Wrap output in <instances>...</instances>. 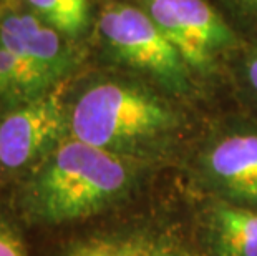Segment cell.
I'll return each instance as SVG.
<instances>
[{
	"instance_id": "cell-8",
	"label": "cell",
	"mask_w": 257,
	"mask_h": 256,
	"mask_svg": "<svg viewBox=\"0 0 257 256\" xmlns=\"http://www.w3.org/2000/svg\"><path fill=\"white\" fill-rule=\"evenodd\" d=\"M53 81L0 42V99L34 100L43 95Z\"/></svg>"
},
{
	"instance_id": "cell-3",
	"label": "cell",
	"mask_w": 257,
	"mask_h": 256,
	"mask_svg": "<svg viewBox=\"0 0 257 256\" xmlns=\"http://www.w3.org/2000/svg\"><path fill=\"white\" fill-rule=\"evenodd\" d=\"M100 32L110 50L124 63L171 89H184L188 65L146 10L111 4L101 10Z\"/></svg>"
},
{
	"instance_id": "cell-7",
	"label": "cell",
	"mask_w": 257,
	"mask_h": 256,
	"mask_svg": "<svg viewBox=\"0 0 257 256\" xmlns=\"http://www.w3.org/2000/svg\"><path fill=\"white\" fill-rule=\"evenodd\" d=\"M207 165L231 193L257 201V133L222 138L209 151Z\"/></svg>"
},
{
	"instance_id": "cell-10",
	"label": "cell",
	"mask_w": 257,
	"mask_h": 256,
	"mask_svg": "<svg viewBox=\"0 0 257 256\" xmlns=\"http://www.w3.org/2000/svg\"><path fill=\"white\" fill-rule=\"evenodd\" d=\"M45 24L62 35L76 37L90 22V0H27Z\"/></svg>"
},
{
	"instance_id": "cell-12",
	"label": "cell",
	"mask_w": 257,
	"mask_h": 256,
	"mask_svg": "<svg viewBox=\"0 0 257 256\" xmlns=\"http://www.w3.org/2000/svg\"><path fill=\"white\" fill-rule=\"evenodd\" d=\"M0 256H27L17 235L0 223Z\"/></svg>"
},
{
	"instance_id": "cell-14",
	"label": "cell",
	"mask_w": 257,
	"mask_h": 256,
	"mask_svg": "<svg viewBox=\"0 0 257 256\" xmlns=\"http://www.w3.org/2000/svg\"><path fill=\"white\" fill-rule=\"evenodd\" d=\"M237 4L245 10H249V12L257 14V0H237Z\"/></svg>"
},
{
	"instance_id": "cell-5",
	"label": "cell",
	"mask_w": 257,
	"mask_h": 256,
	"mask_svg": "<svg viewBox=\"0 0 257 256\" xmlns=\"http://www.w3.org/2000/svg\"><path fill=\"white\" fill-rule=\"evenodd\" d=\"M65 130V110L57 92L29 100L0 122V165L22 168L58 141Z\"/></svg>"
},
{
	"instance_id": "cell-6",
	"label": "cell",
	"mask_w": 257,
	"mask_h": 256,
	"mask_svg": "<svg viewBox=\"0 0 257 256\" xmlns=\"http://www.w3.org/2000/svg\"><path fill=\"white\" fill-rule=\"evenodd\" d=\"M0 42L53 83L72 67V55L62 34L38 15H5L0 20Z\"/></svg>"
},
{
	"instance_id": "cell-4",
	"label": "cell",
	"mask_w": 257,
	"mask_h": 256,
	"mask_svg": "<svg viewBox=\"0 0 257 256\" xmlns=\"http://www.w3.org/2000/svg\"><path fill=\"white\" fill-rule=\"evenodd\" d=\"M145 10L189 68L204 72L236 43L231 27L206 0H146Z\"/></svg>"
},
{
	"instance_id": "cell-9",
	"label": "cell",
	"mask_w": 257,
	"mask_h": 256,
	"mask_svg": "<svg viewBox=\"0 0 257 256\" xmlns=\"http://www.w3.org/2000/svg\"><path fill=\"white\" fill-rule=\"evenodd\" d=\"M217 235L229 256H257V213L232 206L221 208Z\"/></svg>"
},
{
	"instance_id": "cell-13",
	"label": "cell",
	"mask_w": 257,
	"mask_h": 256,
	"mask_svg": "<svg viewBox=\"0 0 257 256\" xmlns=\"http://www.w3.org/2000/svg\"><path fill=\"white\" fill-rule=\"evenodd\" d=\"M245 72H247V80L250 87L257 92V48L249 53L247 62H245Z\"/></svg>"
},
{
	"instance_id": "cell-11",
	"label": "cell",
	"mask_w": 257,
	"mask_h": 256,
	"mask_svg": "<svg viewBox=\"0 0 257 256\" xmlns=\"http://www.w3.org/2000/svg\"><path fill=\"white\" fill-rule=\"evenodd\" d=\"M68 256H171L138 239H91L76 244Z\"/></svg>"
},
{
	"instance_id": "cell-1",
	"label": "cell",
	"mask_w": 257,
	"mask_h": 256,
	"mask_svg": "<svg viewBox=\"0 0 257 256\" xmlns=\"http://www.w3.org/2000/svg\"><path fill=\"white\" fill-rule=\"evenodd\" d=\"M128 182L130 172L116 153L73 137L60 143L38 173L32 201L43 220H80L123 193Z\"/></svg>"
},
{
	"instance_id": "cell-2",
	"label": "cell",
	"mask_w": 257,
	"mask_h": 256,
	"mask_svg": "<svg viewBox=\"0 0 257 256\" xmlns=\"http://www.w3.org/2000/svg\"><path fill=\"white\" fill-rule=\"evenodd\" d=\"M70 123L76 140L114 153L161 137L173 128L174 115L166 103L140 87L105 81L80 97Z\"/></svg>"
}]
</instances>
